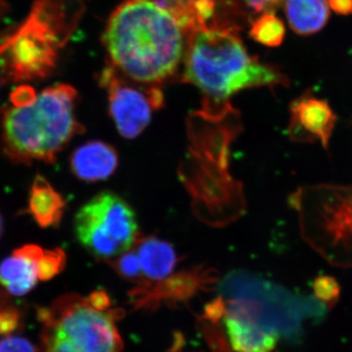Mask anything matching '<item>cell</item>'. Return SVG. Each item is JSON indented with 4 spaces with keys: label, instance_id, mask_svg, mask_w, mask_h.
Instances as JSON below:
<instances>
[{
    "label": "cell",
    "instance_id": "6da1fadb",
    "mask_svg": "<svg viewBox=\"0 0 352 352\" xmlns=\"http://www.w3.org/2000/svg\"><path fill=\"white\" fill-rule=\"evenodd\" d=\"M186 34L157 0H126L111 14L103 34L110 66L138 83L160 87L175 76Z\"/></svg>",
    "mask_w": 352,
    "mask_h": 352
},
{
    "label": "cell",
    "instance_id": "7a4b0ae2",
    "mask_svg": "<svg viewBox=\"0 0 352 352\" xmlns=\"http://www.w3.org/2000/svg\"><path fill=\"white\" fill-rule=\"evenodd\" d=\"M182 82L198 88L206 110L227 107L232 95L254 87H288L281 69L248 52L239 30L212 28L187 36Z\"/></svg>",
    "mask_w": 352,
    "mask_h": 352
},
{
    "label": "cell",
    "instance_id": "3957f363",
    "mask_svg": "<svg viewBox=\"0 0 352 352\" xmlns=\"http://www.w3.org/2000/svg\"><path fill=\"white\" fill-rule=\"evenodd\" d=\"M78 91L71 85L46 88L32 103L0 112L4 154L13 163L53 164L58 154L85 129L76 117Z\"/></svg>",
    "mask_w": 352,
    "mask_h": 352
},
{
    "label": "cell",
    "instance_id": "277c9868",
    "mask_svg": "<svg viewBox=\"0 0 352 352\" xmlns=\"http://www.w3.org/2000/svg\"><path fill=\"white\" fill-rule=\"evenodd\" d=\"M103 291L88 298L66 295L39 307L43 352H122L115 311Z\"/></svg>",
    "mask_w": 352,
    "mask_h": 352
},
{
    "label": "cell",
    "instance_id": "5b68a950",
    "mask_svg": "<svg viewBox=\"0 0 352 352\" xmlns=\"http://www.w3.org/2000/svg\"><path fill=\"white\" fill-rule=\"evenodd\" d=\"M294 199L307 242L331 263L352 268V186L322 185Z\"/></svg>",
    "mask_w": 352,
    "mask_h": 352
},
{
    "label": "cell",
    "instance_id": "8992f818",
    "mask_svg": "<svg viewBox=\"0 0 352 352\" xmlns=\"http://www.w3.org/2000/svg\"><path fill=\"white\" fill-rule=\"evenodd\" d=\"M54 6L52 0H38L27 22L0 45V55L7 53V76L13 82L41 80L54 69L58 50L67 38Z\"/></svg>",
    "mask_w": 352,
    "mask_h": 352
},
{
    "label": "cell",
    "instance_id": "52a82bcc",
    "mask_svg": "<svg viewBox=\"0 0 352 352\" xmlns=\"http://www.w3.org/2000/svg\"><path fill=\"white\" fill-rule=\"evenodd\" d=\"M135 212L113 192H102L76 215L78 242L96 258L113 259L129 251L138 240Z\"/></svg>",
    "mask_w": 352,
    "mask_h": 352
},
{
    "label": "cell",
    "instance_id": "ba28073f",
    "mask_svg": "<svg viewBox=\"0 0 352 352\" xmlns=\"http://www.w3.org/2000/svg\"><path fill=\"white\" fill-rule=\"evenodd\" d=\"M100 85L107 90L111 118L124 138H138L151 122L153 113L164 107L159 87L133 82L112 66L102 72Z\"/></svg>",
    "mask_w": 352,
    "mask_h": 352
},
{
    "label": "cell",
    "instance_id": "9c48e42d",
    "mask_svg": "<svg viewBox=\"0 0 352 352\" xmlns=\"http://www.w3.org/2000/svg\"><path fill=\"white\" fill-rule=\"evenodd\" d=\"M212 316L221 317L231 349L235 352H271L279 340V330L256 298H221L210 305Z\"/></svg>",
    "mask_w": 352,
    "mask_h": 352
},
{
    "label": "cell",
    "instance_id": "30bf717a",
    "mask_svg": "<svg viewBox=\"0 0 352 352\" xmlns=\"http://www.w3.org/2000/svg\"><path fill=\"white\" fill-rule=\"evenodd\" d=\"M337 122L328 101L305 92L289 105V136L298 143H320L328 151Z\"/></svg>",
    "mask_w": 352,
    "mask_h": 352
},
{
    "label": "cell",
    "instance_id": "8fae6325",
    "mask_svg": "<svg viewBox=\"0 0 352 352\" xmlns=\"http://www.w3.org/2000/svg\"><path fill=\"white\" fill-rule=\"evenodd\" d=\"M175 16L187 36L212 28H232L237 25L223 15L227 8L239 11L234 0H164L161 1Z\"/></svg>",
    "mask_w": 352,
    "mask_h": 352
},
{
    "label": "cell",
    "instance_id": "7c38bea8",
    "mask_svg": "<svg viewBox=\"0 0 352 352\" xmlns=\"http://www.w3.org/2000/svg\"><path fill=\"white\" fill-rule=\"evenodd\" d=\"M43 251L38 245H25L1 261L0 283L11 295H27L38 284V261Z\"/></svg>",
    "mask_w": 352,
    "mask_h": 352
},
{
    "label": "cell",
    "instance_id": "4fadbf2b",
    "mask_svg": "<svg viewBox=\"0 0 352 352\" xmlns=\"http://www.w3.org/2000/svg\"><path fill=\"white\" fill-rule=\"evenodd\" d=\"M71 170L87 182L107 179L117 170L119 155L112 145L103 141H89L76 148L72 154Z\"/></svg>",
    "mask_w": 352,
    "mask_h": 352
},
{
    "label": "cell",
    "instance_id": "5bb4252c",
    "mask_svg": "<svg viewBox=\"0 0 352 352\" xmlns=\"http://www.w3.org/2000/svg\"><path fill=\"white\" fill-rule=\"evenodd\" d=\"M135 252L142 270L141 285L160 283L173 274L178 256L173 245L154 236L136 240Z\"/></svg>",
    "mask_w": 352,
    "mask_h": 352
},
{
    "label": "cell",
    "instance_id": "9a60e30c",
    "mask_svg": "<svg viewBox=\"0 0 352 352\" xmlns=\"http://www.w3.org/2000/svg\"><path fill=\"white\" fill-rule=\"evenodd\" d=\"M284 11L291 29L302 36L320 32L330 18L328 0H285Z\"/></svg>",
    "mask_w": 352,
    "mask_h": 352
},
{
    "label": "cell",
    "instance_id": "2e32d148",
    "mask_svg": "<svg viewBox=\"0 0 352 352\" xmlns=\"http://www.w3.org/2000/svg\"><path fill=\"white\" fill-rule=\"evenodd\" d=\"M63 197L51 186L41 175L36 176L32 183L28 212L43 228L57 227L63 217Z\"/></svg>",
    "mask_w": 352,
    "mask_h": 352
},
{
    "label": "cell",
    "instance_id": "e0dca14e",
    "mask_svg": "<svg viewBox=\"0 0 352 352\" xmlns=\"http://www.w3.org/2000/svg\"><path fill=\"white\" fill-rule=\"evenodd\" d=\"M250 36L256 43L267 47H277L286 36L284 23L273 12H265L252 21Z\"/></svg>",
    "mask_w": 352,
    "mask_h": 352
},
{
    "label": "cell",
    "instance_id": "ac0fdd59",
    "mask_svg": "<svg viewBox=\"0 0 352 352\" xmlns=\"http://www.w3.org/2000/svg\"><path fill=\"white\" fill-rule=\"evenodd\" d=\"M66 254L62 249L44 250L38 261V277L41 281H48L63 271Z\"/></svg>",
    "mask_w": 352,
    "mask_h": 352
},
{
    "label": "cell",
    "instance_id": "d6986e66",
    "mask_svg": "<svg viewBox=\"0 0 352 352\" xmlns=\"http://www.w3.org/2000/svg\"><path fill=\"white\" fill-rule=\"evenodd\" d=\"M111 265L115 268L118 274L129 281L141 283L142 282V270L140 261L135 251H126L113 259Z\"/></svg>",
    "mask_w": 352,
    "mask_h": 352
},
{
    "label": "cell",
    "instance_id": "ffe728a7",
    "mask_svg": "<svg viewBox=\"0 0 352 352\" xmlns=\"http://www.w3.org/2000/svg\"><path fill=\"white\" fill-rule=\"evenodd\" d=\"M314 298L324 307L337 305L340 295V287L337 280L329 275H320L314 282Z\"/></svg>",
    "mask_w": 352,
    "mask_h": 352
},
{
    "label": "cell",
    "instance_id": "44dd1931",
    "mask_svg": "<svg viewBox=\"0 0 352 352\" xmlns=\"http://www.w3.org/2000/svg\"><path fill=\"white\" fill-rule=\"evenodd\" d=\"M0 352H38V349L25 338L4 336L0 339Z\"/></svg>",
    "mask_w": 352,
    "mask_h": 352
},
{
    "label": "cell",
    "instance_id": "7402d4cb",
    "mask_svg": "<svg viewBox=\"0 0 352 352\" xmlns=\"http://www.w3.org/2000/svg\"><path fill=\"white\" fill-rule=\"evenodd\" d=\"M20 314L14 308H6L0 311V336L9 335L18 328Z\"/></svg>",
    "mask_w": 352,
    "mask_h": 352
},
{
    "label": "cell",
    "instance_id": "603a6c76",
    "mask_svg": "<svg viewBox=\"0 0 352 352\" xmlns=\"http://www.w3.org/2000/svg\"><path fill=\"white\" fill-rule=\"evenodd\" d=\"M283 1L285 0H244L248 8L256 14L273 12V8L280 6Z\"/></svg>",
    "mask_w": 352,
    "mask_h": 352
},
{
    "label": "cell",
    "instance_id": "cb8c5ba5",
    "mask_svg": "<svg viewBox=\"0 0 352 352\" xmlns=\"http://www.w3.org/2000/svg\"><path fill=\"white\" fill-rule=\"evenodd\" d=\"M11 98L14 106H25L32 103L36 98V94L32 87H22L13 92Z\"/></svg>",
    "mask_w": 352,
    "mask_h": 352
},
{
    "label": "cell",
    "instance_id": "d4e9b609",
    "mask_svg": "<svg viewBox=\"0 0 352 352\" xmlns=\"http://www.w3.org/2000/svg\"><path fill=\"white\" fill-rule=\"evenodd\" d=\"M329 7L342 16L352 15V0H328Z\"/></svg>",
    "mask_w": 352,
    "mask_h": 352
},
{
    "label": "cell",
    "instance_id": "484cf974",
    "mask_svg": "<svg viewBox=\"0 0 352 352\" xmlns=\"http://www.w3.org/2000/svg\"><path fill=\"white\" fill-rule=\"evenodd\" d=\"M6 10V2L3 0H0V20H1L2 16Z\"/></svg>",
    "mask_w": 352,
    "mask_h": 352
},
{
    "label": "cell",
    "instance_id": "4316f807",
    "mask_svg": "<svg viewBox=\"0 0 352 352\" xmlns=\"http://www.w3.org/2000/svg\"><path fill=\"white\" fill-rule=\"evenodd\" d=\"M1 231H2V219H1V217H0V235H1Z\"/></svg>",
    "mask_w": 352,
    "mask_h": 352
}]
</instances>
